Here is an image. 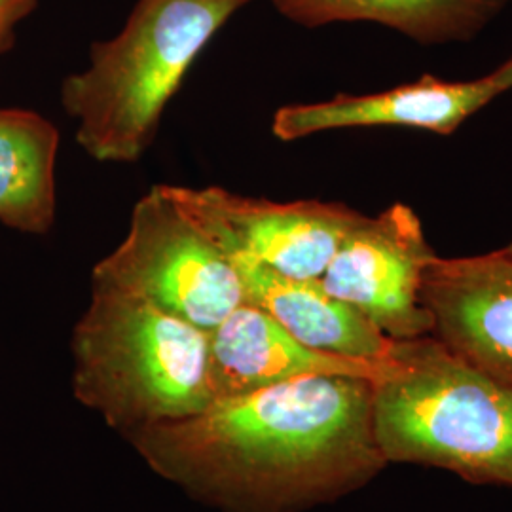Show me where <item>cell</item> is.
<instances>
[{"instance_id": "obj_11", "label": "cell", "mask_w": 512, "mask_h": 512, "mask_svg": "<svg viewBox=\"0 0 512 512\" xmlns=\"http://www.w3.org/2000/svg\"><path fill=\"white\" fill-rule=\"evenodd\" d=\"M245 302L266 311L308 348L365 361H385L395 340L323 287L321 279L277 274L247 256H230Z\"/></svg>"}, {"instance_id": "obj_4", "label": "cell", "mask_w": 512, "mask_h": 512, "mask_svg": "<svg viewBox=\"0 0 512 512\" xmlns=\"http://www.w3.org/2000/svg\"><path fill=\"white\" fill-rule=\"evenodd\" d=\"M71 351L74 397L124 435L219 399L209 332L128 294L92 285Z\"/></svg>"}, {"instance_id": "obj_7", "label": "cell", "mask_w": 512, "mask_h": 512, "mask_svg": "<svg viewBox=\"0 0 512 512\" xmlns=\"http://www.w3.org/2000/svg\"><path fill=\"white\" fill-rule=\"evenodd\" d=\"M433 256L420 217L408 205L395 203L374 219L363 215L330 260L321 283L387 338L414 340L431 334L420 289Z\"/></svg>"}, {"instance_id": "obj_6", "label": "cell", "mask_w": 512, "mask_h": 512, "mask_svg": "<svg viewBox=\"0 0 512 512\" xmlns=\"http://www.w3.org/2000/svg\"><path fill=\"white\" fill-rule=\"evenodd\" d=\"M158 188L224 255L247 256L294 279H321L363 219L342 203L270 202L220 186Z\"/></svg>"}, {"instance_id": "obj_5", "label": "cell", "mask_w": 512, "mask_h": 512, "mask_svg": "<svg viewBox=\"0 0 512 512\" xmlns=\"http://www.w3.org/2000/svg\"><path fill=\"white\" fill-rule=\"evenodd\" d=\"M92 285L145 300L207 332L245 302L230 256L158 184L135 203L126 238L95 264Z\"/></svg>"}, {"instance_id": "obj_9", "label": "cell", "mask_w": 512, "mask_h": 512, "mask_svg": "<svg viewBox=\"0 0 512 512\" xmlns=\"http://www.w3.org/2000/svg\"><path fill=\"white\" fill-rule=\"evenodd\" d=\"M497 95L501 90L490 76L471 82L423 76L387 92L336 95L321 103L281 107L272 133L279 141H296L332 129L401 126L450 135Z\"/></svg>"}, {"instance_id": "obj_10", "label": "cell", "mask_w": 512, "mask_h": 512, "mask_svg": "<svg viewBox=\"0 0 512 512\" xmlns=\"http://www.w3.org/2000/svg\"><path fill=\"white\" fill-rule=\"evenodd\" d=\"M217 397H232L306 376L378 380L385 361H365L308 348L266 311L243 302L209 332Z\"/></svg>"}, {"instance_id": "obj_16", "label": "cell", "mask_w": 512, "mask_h": 512, "mask_svg": "<svg viewBox=\"0 0 512 512\" xmlns=\"http://www.w3.org/2000/svg\"><path fill=\"white\" fill-rule=\"evenodd\" d=\"M505 249H507V253H511L512 255V243L509 245V247H505Z\"/></svg>"}, {"instance_id": "obj_14", "label": "cell", "mask_w": 512, "mask_h": 512, "mask_svg": "<svg viewBox=\"0 0 512 512\" xmlns=\"http://www.w3.org/2000/svg\"><path fill=\"white\" fill-rule=\"evenodd\" d=\"M40 0H0V54H6L14 40L19 23L37 10Z\"/></svg>"}, {"instance_id": "obj_13", "label": "cell", "mask_w": 512, "mask_h": 512, "mask_svg": "<svg viewBox=\"0 0 512 512\" xmlns=\"http://www.w3.org/2000/svg\"><path fill=\"white\" fill-rule=\"evenodd\" d=\"M300 25L372 21L423 44L469 40L509 0H270Z\"/></svg>"}, {"instance_id": "obj_8", "label": "cell", "mask_w": 512, "mask_h": 512, "mask_svg": "<svg viewBox=\"0 0 512 512\" xmlns=\"http://www.w3.org/2000/svg\"><path fill=\"white\" fill-rule=\"evenodd\" d=\"M421 304L444 348L512 389V255L433 256L421 275Z\"/></svg>"}, {"instance_id": "obj_2", "label": "cell", "mask_w": 512, "mask_h": 512, "mask_svg": "<svg viewBox=\"0 0 512 512\" xmlns=\"http://www.w3.org/2000/svg\"><path fill=\"white\" fill-rule=\"evenodd\" d=\"M247 2L137 0L122 31L61 84L78 147L101 164L139 162L198 55Z\"/></svg>"}, {"instance_id": "obj_3", "label": "cell", "mask_w": 512, "mask_h": 512, "mask_svg": "<svg viewBox=\"0 0 512 512\" xmlns=\"http://www.w3.org/2000/svg\"><path fill=\"white\" fill-rule=\"evenodd\" d=\"M372 421L387 463H420L512 488V389L437 338L395 340L372 382Z\"/></svg>"}, {"instance_id": "obj_1", "label": "cell", "mask_w": 512, "mask_h": 512, "mask_svg": "<svg viewBox=\"0 0 512 512\" xmlns=\"http://www.w3.org/2000/svg\"><path fill=\"white\" fill-rule=\"evenodd\" d=\"M126 437L156 475L228 512L306 511L359 490L387 465L372 380L355 376H306L222 397Z\"/></svg>"}, {"instance_id": "obj_15", "label": "cell", "mask_w": 512, "mask_h": 512, "mask_svg": "<svg viewBox=\"0 0 512 512\" xmlns=\"http://www.w3.org/2000/svg\"><path fill=\"white\" fill-rule=\"evenodd\" d=\"M488 76H490V80L494 82L495 86L501 90V93L512 90V57Z\"/></svg>"}, {"instance_id": "obj_12", "label": "cell", "mask_w": 512, "mask_h": 512, "mask_svg": "<svg viewBox=\"0 0 512 512\" xmlns=\"http://www.w3.org/2000/svg\"><path fill=\"white\" fill-rule=\"evenodd\" d=\"M59 131L35 110L0 109V222L31 236L55 224Z\"/></svg>"}]
</instances>
